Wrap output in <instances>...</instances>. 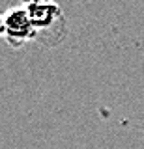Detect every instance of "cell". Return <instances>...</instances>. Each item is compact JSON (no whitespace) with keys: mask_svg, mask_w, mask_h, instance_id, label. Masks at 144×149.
Returning a JSON list of instances; mask_svg holds the SVG:
<instances>
[{"mask_svg":"<svg viewBox=\"0 0 144 149\" xmlns=\"http://www.w3.org/2000/svg\"><path fill=\"white\" fill-rule=\"evenodd\" d=\"M32 26L36 30V41L41 47H56L67 36V21L56 2H26L25 4Z\"/></svg>","mask_w":144,"mask_h":149,"instance_id":"obj_1","label":"cell"},{"mask_svg":"<svg viewBox=\"0 0 144 149\" xmlns=\"http://www.w3.org/2000/svg\"><path fill=\"white\" fill-rule=\"evenodd\" d=\"M4 21H6V43L13 49H21L28 41H36V30L32 26V21L28 17L25 4H13V6L4 11Z\"/></svg>","mask_w":144,"mask_h":149,"instance_id":"obj_2","label":"cell"},{"mask_svg":"<svg viewBox=\"0 0 144 149\" xmlns=\"http://www.w3.org/2000/svg\"><path fill=\"white\" fill-rule=\"evenodd\" d=\"M0 37H6V21H4V13H0Z\"/></svg>","mask_w":144,"mask_h":149,"instance_id":"obj_3","label":"cell"}]
</instances>
